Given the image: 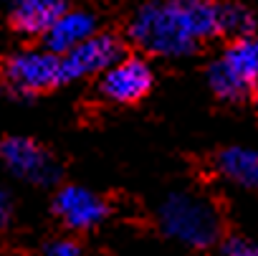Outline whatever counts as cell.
I'll return each mask as SVG.
<instances>
[{"instance_id":"1","label":"cell","mask_w":258,"mask_h":256,"mask_svg":"<svg viewBox=\"0 0 258 256\" xmlns=\"http://www.w3.org/2000/svg\"><path fill=\"white\" fill-rule=\"evenodd\" d=\"M137 48L160 59H182L220 36L218 0H150L126 26Z\"/></svg>"},{"instance_id":"2","label":"cell","mask_w":258,"mask_h":256,"mask_svg":"<svg viewBox=\"0 0 258 256\" xmlns=\"http://www.w3.org/2000/svg\"><path fill=\"white\" fill-rule=\"evenodd\" d=\"M160 231L187 246V248H210L220 241V213L218 208L190 190H175L162 198L157 208Z\"/></svg>"},{"instance_id":"3","label":"cell","mask_w":258,"mask_h":256,"mask_svg":"<svg viewBox=\"0 0 258 256\" xmlns=\"http://www.w3.org/2000/svg\"><path fill=\"white\" fill-rule=\"evenodd\" d=\"M6 89L13 99H33L36 94L61 86V56L48 48H21L6 59Z\"/></svg>"},{"instance_id":"4","label":"cell","mask_w":258,"mask_h":256,"mask_svg":"<svg viewBox=\"0 0 258 256\" xmlns=\"http://www.w3.org/2000/svg\"><path fill=\"white\" fill-rule=\"evenodd\" d=\"M0 158H3L6 170L31 185H56L61 180V165L58 160L36 140L23 135H11L0 142Z\"/></svg>"},{"instance_id":"5","label":"cell","mask_w":258,"mask_h":256,"mask_svg":"<svg viewBox=\"0 0 258 256\" xmlns=\"http://www.w3.org/2000/svg\"><path fill=\"white\" fill-rule=\"evenodd\" d=\"M124 56H126L124 41L116 33L99 31L96 36H91L89 41H84L81 46H76L74 51H69L66 56H61L63 84L81 81V79L96 76V74L101 76L114 64H119Z\"/></svg>"},{"instance_id":"6","label":"cell","mask_w":258,"mask_h":256,"mask_svg":"<svg viewBox=\"0 0 258 256\" xmlns=\"http://www.w3.org/2000/svg\"><path fill=\"white\" fill-rule=\"evenodd\" d=\"M155 86V71L142 56H124L99 76V94L111 104H137Z\"/></svg>"},{"instance_id":"7","label":"cell","mask_w":258,"mask_h":256,"mask_svg":"<svg viewBox=\"0 0 258 256\" xmlns=\"http://www.w3.org/2000/svg\"><path fill=\"white\" fill-rule=\"evenodd\" d=\"M51 208H53V216L69 231H94L109 216V203L99 193H94L84 185L58 188Z\"/></svg>"},{"instance_id":"8","label":"cell","mask_w":258,"mask_h":256,"mask_svg":"<svg viewBox=\"0 0 258 256\" xmlns=\"http://www.w3.org/2000/svg\"><path fill=\"white\" fill-rule=\"evenodd\" d=\"M69 8V0H11L8 16L16 33L26 38H43Z\"/></svg>"},{"instance_id":"9","label":"cell","mask_w":258,"mask_h":256,"mask_svg":"<svg viewBox=\"0 0 258 256\" xmlns=\"http://www.w3.org/2000/svg\"><path fill=\"white\" fill-rule=\"evenodd\" d=\"M96 33H99L96 13H91L86 8H69L43 36V48H48L58 56H66L69 51H74L76 46H81L84 41H89Z\"/></svg>"},{"instance_id":"10","label":"cell","mask_w":258,"mask_h":256,"mask_svg":"<svg viewBox=\"0 0 258 256\" xmlns=\"http://www.w3.org/2000/svg\"><path fill=\"white\" fill-rule=\"evenodd\" d=\"M213 165L218 175H223L233 185L245 188V190H258V150L255 147H243V145L223 147L215 155Z\"/></svg>"},{"instance_id":"11","label":"cell","mask_w":258,"mask_h":256,"mask_svg":"<svg viewBox=\"0 0 258 256\" xmlns=\"http://www.w3.org/2000/svg\"><path fill=\"white\" fill-rule=\"evenodd\" d=\"M250 89L258 86V36L233 38L220 56Z\"/></svg>"},{"instance_id":"12","label":"cell","mask_w":258,"mask_h":256,"mask_svg":"<svg viewBox=\"0 0 258 256\" xmlns=\"http://www.w3.org/2000/svg\"><path fill=\"white\" fill-rule=\"evenodd\" d=\"M208 86L223 101H240L248 94V89H250L223 59L210 61V66H208Z\"/></svg>"},{"instance_id":"13","label":"cell","mask_w":258,"mask_h":256,"mask_svg":"<svg viewBox=\"0 0 258 256\" xmlns=\"http://www.w3.org/2000/svg\"><path fill=\"white\" fill-rule=\"evenodd\" d=\"M255 31V16L248 6L243 3H220V36H230V38H245L253 36Z\"/></svg>"},{"instance_id":"14","label":"cell","mask_w":258,"mask_h":256,"mask_svg":"<svg viewBox=\"0 0 258 256\" xmlns=\"http://www.w3.org/2000/svg\"><path fill=\"white\" fill-rule=\"evenodd\" d=\"M225 256H258V243L243 238V236H230L218 246Z\"/></svg>"},{"instance_id":"15","label":"cell","mask_w":258,"mask_h":256,"mask_svg":"<svg viewBox=\"0 0 258 256\" xmlns=\"http://www.w3.org/2000/svg\"><path fill=\"white\" fill-rule=\"evenodd\" d=\"M41 256H81V246L74 238H51L41 248Z\"/></svg>"},{"instance_id":"16","label":"cell","mask_w":258,"mask_h":256,"mask_svg":"<svg viewBox=\"0 0 258 256\" xmlns=\"http://www.w3.org/2000/svg\"><path fill=\"white\" fill-rule=\"evenodd\" d=\"M13 208H16V203H13L11 190H0V226H3V228L11 226V221H13Z\"/></svg>"},{"instance_id":"17","label":"cell","mask_w":258,"mask_h":256,"mask_svg":"<svg viewBox=\"0 0 258 256\" xmlns=\"http://www.w3.org/2000/svg\"><path fill=\"white\" fill-rule=\"evenodd\" d=\"M213 256H225V253H223V251H220V248H218V251H215V253H213Z\"/></svg>"},{"instance_id":"18","label":"cell","mask_w":258,"mask_h":256,"mask_svg":"<svg viewBox=\"0 0 258 256\" xmlns=\"http://www.w3.org/2000/svg\"><path fill=\"white\" fill-rule=\"evenodd\" d=\"M253 91H255V107H258V86H255V89H253Z\"/></svg>"},{"instance_id":"19","label":"cell","mask_w":258,"mask_h":256,"mask_svg":"<svg viewBox=\"0 0 258 256\" xmlns=\"http://www.w3.org/2000/svg\"><path fill=\"white\" fill-rule=\"evenodd\" d=\"M8 3H11V0H8Z\"/></svg>"}]
</instances>
